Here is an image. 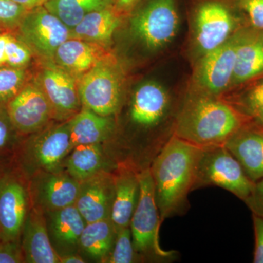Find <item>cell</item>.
Here are the masks:
<instances>
[{"label": "cell", "mask_w": 263, "mask_h": 263, "mask_svg": "<svg viewBox=\"0 0 263 263\" xmlns=\"http://www.w3.org/2000/svg\"><path fill=\"white\" fill-rule=\"evenodd\" d=\"M6 108L12 122L23 137L41 130L54 120L47 98L36 81L31 79Z\"/></svg>", "instance_id": "15"}, {"label": "cell", "mask_w": 263, "mask_h": 263, "mask_svg": "<svg viewBox=\"0 0 263 263\" xmlns=\"http://www.w3.org/2000/svg\"><path fill=\"white\" fill-rule=\"evenodd\" d=\"M16 32L43 62H54L58 48L71 38L70 29L43 5L29 10Z\"/></svg>", "instance_id": "12"}, {"label": "cell", "mask_w": 263, "mask_h": 263, "mask_svg": "<svg viewBox=\"0 0 263 263\" xmlns=\"http://www.w3.org/2000/svg\"><path fill=\"white\" fill-rule=\"evenodd\" d=\"M29 10L13 0H0V31L16 32Z\"/></svg>", "instance_id": "33"}, {"label": "cell", "mask_w": 263, "mask_h": 263, "mask_svg": "<svg viewBox=\"0 0 263 263\" xmlns=\"http://www.w3.org/2000/svg\"><path fill=\"white\" fill-rule=\"evenodd\" d=\"M245 202L252 214L263 218V178L254 182L253 190Z\"/></svg>", "instance_id": "36"}, {"label": "cell", "mask_w": 263, "mask_h": 263, "mask_svg": "<svg viewBox=\"0 0 263 263\" xmlns=\"http://www.w3.org/2000/svg\"><path fill=\"white\" fill-rule=\"evenodd\" d=\"M43 5L72 29L86 15L114 6V0H47Z\"/></svg>", "instance_id": "27"}, {"label": "cell", "mask_w": 263, "mask_h": 263, "mask_svg": "<svg viewBox=\"0 0 263 263\" xmlns=\"http://www.w3.org/2000/svg\"><path fill=\"white\" fill-rule=\"evenodd\" d=\"M31 209L28 179L14 165L0 176V241L21 240Z\"/></svg>", "instance_id": "11"}, {"label": "cell", "mask_w": 263, "mask_h": 263, "mask_svg": "<svg viewBox=\"0 0 263 263\" xmlns=\"http://www.w3.org/2000/svg\"><path fill=\"white\" fill-rule=\"evenodd\" d=\"M249 27L263 30V0H236Z\"/></svg>", "instance_id": "34"}, {"label": "cell", "mask_w": 263, "mask_h": 263, "mask_svg": "<svg viewBox=\"0 0 263 263\" xmlns=\"http://www.w3.org/2000/svg\"><path fill=\"white\" fill-rule=\"evenodd\" d=\"M243 29L194 62L186 91L214 97H223L230 92L237 48Z\"/></svg>", "instance_id": "9"}, {"label": "cell", "mask_w": 263, "mask_h": 263, "mask_svg": "<svg viewBox=\"0 0 263 263\" xmlns=\"http://www.w3.org/2000/svg\"><path fill=\"white\" fill-rule=\"evenodd\" d=\"M114 195V173L101 171L81 181L75 205L86 223L108 219L111 216Z\"/></svg>", "instance_id": "16"}, {"label": "cell", "mask_w": 263, "mask_h": 263, "mask_svg": "<svg viewBox=\"0 0 263 263\" xmlns=\"http://www.w3.org/2000/svg\"><path fill=\"white\" fill-rule=\"evenodd\" d=\"M186 14L191 65L249 26L236 0H186Z\"/></svg>", "instance_id": "3"}, {"label": "cell", "mask_w": 263, "mask_h": 263, "mask_svg": "<svg viewBox=\"0 0 263 263\" xmlns=\"http://www.w3.org/2000/svg\"><path fill=\"white\" fill-rule=\"evenodd\" d=\"M84 259L78 254L68 253L60 255V263H84Z\"/></svg>", "instance_id": "40"}, {"label": "cell", "mask_w": 263, "mask_h": 263, "mask_svg": "<svg viewBox=\"0 0 263 263\" xmlns=\"http://www.w3.org/2000/svg\"><path fill=\"white\" fill-rule=\"evenodd\" d=\"M82 108L99 115L113 117L122 108L125 89V72L112 54L78 80Z\"/></svg>", "instance_id": "8"}, {"label": "cell", "mask_w": 263, "mask_h": 263, "mask_svg": "<svg viewBox=\"0 0 263 263\" xmlns=\"http://www.w3.org/2000/svg\"><path fill=\"white\" fill-rule=\"evenodd\" d=\"M254 184L238 160L226 147L203 148L197 165L194 190L206 186H218L245 202L252 193Z\"/></svg>", "instance_id": "10"}, {"label": "cell", "mask_w": 263, "mask_h": 263, "mask_svg": "<svg viewBox=\"0 0 263 263\" xmlns=\"http://www.w3.org/2000/svg\"><path fill=\"white\" fill-rule=\"evenodd\" d=\"M24 262L21 240L0 241V263Z\"/></svg>", "instance_id": "35"}, {"label": "cell", "mask_w": 263, "mask_h": 263, "mask_svg": "<svg viewBox=\"0 0 263 263\" xmlns=\"http://www.w3.org/2000/svg\"><path fill=\"white\" fill-rule=\"evenodd\" d=\"M138 170L128 162L117 164L114 171L115 195L110 219L117 230L129 227L141 193Z\"/></svg>", "instance_id": "19"}, {"label": "cell", "mask_w": 263, "mask_h": 263, "mask_svg": "<svg viewBox=\"0 0 263 263\" xmlns=\"http://www.w3.org/2000/svg\"><path fill=\"white\" fill-rule=\"evenodd\" d=\"M32 57V51L17 32H9L5 48V65L17 68H28Z\"/></svg>", "instance_id": "32"}, {"label": "cell", "mask_w": 263, "mask_h": 263, "mask_svg": "<svg viewBox=\"0 0 263 263\" xmlns=\"http://www.w3.org/2000/svg\"><path fill=\"white\" fill-rule=\"evenodd\" d=\"M28 185L31 207L46 213L75 205L80 181L63 170L40 171L29 178Z\"/></svg>", "instance_id": "14"}, {"label": "cell", "mask_w": 263, "mask_h": 263, "mask_svg": "<svg viewBox=\"0 0 263 263\" xmlns=\"http://www.w3.org/2000/svg\"><path fill=\"white\" fill-rule=\"evenodd\" d=\"M262 76L263 30L249 26L242 31L237 48L234 73L230 92Z\"/></svg>", "instance_id": "18"}, {"label": "cell", "mask_w": 263, "mask_h": 263, "mask_svg": "<svg viewBox=\"0 0 263 263\" xmlns=\"http://www.w3.org/2000/svg\"><path fill=\"white\" fill-rule=\"evenodd\" d=\"M141 193L130 228L133 245L141 259L157 262H169L178 256L176 251H166L161 247L159 233L162 221L156 202L155 186L150 167L138 171Z\"/></svg>", "instance_id": "7"}, {"label": "cell", "mask_w": 263, "mask_h": 263, "mask_svg": "<svg viewBox=\"0 0 263 263\" xmlns=\"http://www.w3.org/2000/svg\"><path fill=\"white\" fill-rule=\"evenodd\" d=\"M250 122L224 97L186 91L176 114L174 135L202 148L224 146Z\"/></svg>", "instance_id": "1"}, {"label": "cell", "mask_w": 263, "mask_h": 263, "mask_svg": "<svg viewBox=\"0 0 263 263\" xmlns=\"http://www.w3.org/2000/svg\"><path fill=\"white\" fill-rule=\"evenodd\" d=\"M111 55L106 48L100 45L70 38L57 49L54 63L79 80L86 72Z\"/></svg>", "instance_id": "22"}, {"label": "cell", "mask_w": 263, "mask_h": 263, "mask_svg": "<svg viewBox=\"0 0 263 263\" xmlns=\"http://www.w3.org/2000/svg\"><path fill=\"white\" fill-rule=\"evenodd\" d=\"M24 138L12 122L6 105H0V158L13 157Z\"/></svg>", "instance_id": "30"}, {"label": "cell", "mask_w": 263, "mask_h": 263, "mask_svg": "<svg viewBox=\"0 0 263 263\" xmlns=\"http://www.w3.org/2000/svg\"><path fill=\"white\" fill-rule=\"evenodd\" d=\"M143 0H114V8L127 18Z\"/></svg>", "instance_id": "38"}, {"label": "cell", "mask_w": 263, "mask_h": 263, "mask_svg": "<svg viewBox=\"0 0 263 263\" xmlns=\"http://www.w3.org/2000/svg\"><path fill=\"white\" fill-rule=\"evenodd\" d=\"M13 1L22 5L27 9L31 10L36 8V7L44 5L47 0H13Z\"/></svg>", "instance_id": "41"}, {"label": "cell", "mask_w": 263, "mask_h": 263, "mask_svg": "<svg viewBox=\"0 0 263 263\" xmlns=\"http://www.w3.org/2000/svg\"><path fill=\"white\" fill-rule=\"evenodd\" d=\"M117 230L110 218L86 223L80 238V249L88 257L104 262L115 243Z\"/></svg>", "instance_id": "26"}, {"label": "cell", "mask_w": 263, "mask_h": 263, "mask_svg": "<svg viewBox=\"0 0 263 263\" xmlns=\"http://www.w3.org/2000/svg\"><path fill=\"white\" fill-rule=\"evenodd\" d=\"M34 80L47 98L54 120H70L82 109L78 79L54 62H44Z\"/></svg>", "instance_id": "13"}, {"label": "cell", "mask_w": 263, "mask_h": 263, "mask_svg": "<svg viewBox=\"0 0 263 263\" xmlns=\"http://www.w3.org/2000/svg\"><path fill=\"white\" fill-rule=\"evenodd\" d=\"M72 146L101 144L113 136L116 129L112 117H104L82 108L69 121Z\"/></svg>", "instance_id": "24"}, {"label": "cell", "mask_w": 263, "mask_h": 263, "mask_svg": "<svg viewBox=\"0 0 263 263\" xmlns=\"http://www.w3.org/2000/svg\"><path fill=\"white\" fill-rule=\"evenodd\" d=\"M126 19L132 39L150 54L165 51L181 25L178 0H143Z\"/></svg>", "instance_id": "4"}, {"label": "cell", "mask_w": 263, "mask_h": 263, "mask_svg": "<svg viewBox=\"0 0 263 263\" xmlns=\"http://www.w3.org/2000/svg\"><path fill=\"white\" fill-rule=\"evenodd\" d=\"M69 121L50 123L41 130L24 137L13 159L27 179L37 171H61L73 148Z\"/></svg>", "instance_id": "5"}, {"label": "cell", "mask_w": 263, "mask_h": 263, "mask_svg": "<svg viewBox=\"0 0 263 263\" xmlns=\"http://www.w3.org/2000/svg\"><path fill=\"white\" fill-rule=\"evenodd\" d=\"M44 214L50 240L59 255L78 252L86 222L76 205Z\"/></svg>", "instance_id": "21"}, {"label": "cell", "mask_w": 263, "mask_h": 263, "mask_svg": "<svg viewBox=\"0 0 263 263\" xmlns=\"http://www.w3.org/2000/svg\"><path fill=\"white\" fill-rule=\"evenodd\" d=\"M203 148L173 136L150 164L161 220L187 212Z\"/></svg>", "instance_id": "2"}, {"label": "cell", "mask_w": 263, "mask_h": 263, "mask_svg": "<svg viewBox=\"0 0 263 263\" xmlns=\"http://www.w3.org/2000/svg\"><path fill=\"white\" fill-rule=\"evenodd\" d=\"M137 260H141V258L133 245L130 228L129 226L118 230L113 249L104 262L132 263Z\"/></svg>", "instance_id": "31"}, {"label": "cell", "mask_w": 263, "mask_h": 263, "mask_svg": "<svg viewBox=\"0 0 263 263\" xmlns=\"http://www.w3.org/2000/svg\"><path fill=\"white\" fill-rule=\"evenodd\" d=\"M223 97L251 122L263 127V76Z\"/></svg>", "instance_id": "28"}, {"label": "cell", "mask_w": 263, "mask_h": 263, "mask_svg": "<svg viewBox=\"0 0 263 263\" xmlns=\"http://www.w3.org/2000/svg\"><path fill=\"white\" fill-rule=\"evenodd\" d=\"M224 146L238 160L251 181L254 183L263 178V127L249 123Z\"/></svg>", "instance_id": "17"}, {"label": "cell", "mask_w": 263, "mask_h": 263, "mask_svg": "<svg viewBox=\"0 0 263 263\" xmlns=\"http://www.w3.org/2000/svg\"><path fill=\"white\" fill-rule=\"evenodd\" d=\"M125 17L114 6L97 10L86 15L74 28L70 29L71 38L82 40L107 48L112 42Z\"/></svg>", "instance_id": "23"}, {"label": "cell", "mask_w": 263, "mask_h": 263, "mask_svg": "<svg viewBox=\"0 0 263 263\" xmlns=\"http://www.w3.org/2000/svg\"><path fill=\"white\" fill-rule=\"evenodd\" d=\"M30 79L28 68L0 66V105L9 103Z\"/></svg>", "instance_id": "29"}, {"label": "cell", "mask_w": 263, "mask_h": 263, "mask_svg": "<svg viewBox=\"0 0 263 263\" xmlns=\"http://www.w3.org/2000/svg\"><path fill=\"white\" fill-rule=\"evenodd\" d=\"M8 31H0V66L5 65V48L8 37Z\"/></svg>", "instance_id": "39"}, {"label": "cell", "mask_w": 263, "mask_h": 263, "mask_svg": "<svg viewBox=\"0 0 263 263\" xmlns=\"http://www.w3.org/2000/svg\"><path fill=\"white\" fill-rule=\"evenodd\" d=\"M24 262L60 263V255L50 240L44 212L31 207L21 235Z\"/></svg>", "instance_id": "20"}, {"label": "cell", "mask_w": 263, "mask_h": 263, "mask_svg": "<svg viewBox=\"0 0 263 263\" xmlns=\"http://www.w3.org/2000/svg\"><path fill=\"white\" fill-rule=\"evenodd\" d=\"M253 219L255 248H254V263H263V218L252 214Z\"/></svg>", "instance_id": "37"}, {"label": "cell", "mask_w": 263, "mask_h": 263, "mask_svg": "<svg viewBox=\"0 0 263 263\" xmlns=\"http://www.w3.org/2000/svg\"><path fill=\"white\" fill-rule=\"evenodd\" d=\"M179 104L175 105L172 95L163 85L155 81H145L133 92L128 117L134 127L154 133L164 146L174 136Z\"/></svg>", "instance_id": "6"}, {"label": "cell", "mask_w": 263, "mask_h": 263, "mask_svg": "<svg viewBox=\"0 0 263 263\" xmlns=\"http://www.w3.org/2000/svg\"><path fill=\"white\" fill-rule=\"evenodd\" d=\"M0 159H3V158H0ZM6 168H7V167H3V166L2 165L1 162H0V176H1V174H3V171H4L5 170Z\"/></svg>", "instance_id": "42"}, {"label": "cell", "mask_w": 263, "mask_h": 263, "mask_svg": "<svg viewBox=\"0 0 263 263\" xmlns=\"http://www.w3.org/2000/svg\"><path fill=\"white\" fill-rule=\"evenodd\" d=\"M108 166L101 144L81 145L74 147L66 157L62 170L81 182L101 171H109Z\"/></svg>", "instance_id": "25"}]
</instances>
